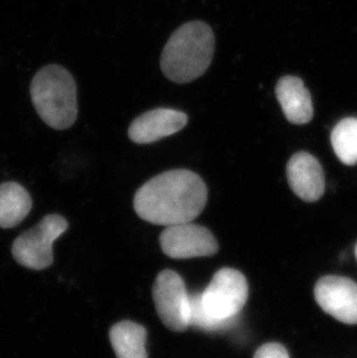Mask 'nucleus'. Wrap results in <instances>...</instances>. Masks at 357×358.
<instances>
[{"label":"nucleus","instance_id":"1","mask_svg":"<svg viewBox=\"0 0 357 358\" xmlns=\"http://www.w3.org/2000/svg\"><path fill=\"white\" fill-rule=\"evenodd\" d=\"M202 178L188 169H173L148 180L136 193L134 208L148 223L172 227L190 223L206 206Z\"/></svg>","mask_w":357,"mask_h":358},{"label":"nucleus","instance_id":"2","mask_svg":"<svg viewBox=\"0 0 357 358\" xmlns=\"http://www.w3.org/2000/svg\"><path fill=\"white\" fill-rule=\"evenodd\" d=\"M214 54L213 29L202 21H192L182 24L167 41L160 66L169 80L187 84L204 75L213 62Z\"/></svg>","mask_w":357,"mask_h":358},{"label":"nucleus","instance_id":"3","mask_svg":"<svg viewBox=\"0 0 357 358\" xmlns=\"http://www.w3.org/2000/svg\"><path fill=\"white\" fill-rule=\"evenodd\" d=\"M31 95L37 114L50 128L65 130L77 120V85L63 66L41 69L31 81Z\"/></svg>","mask_w":357,"mask_h":358},{"label":"nucleus","instance_id":"4","mask_svg":"<svg viewBox=\"0 0 357 358\" xmlns=\"http://www.w3.org/2000/svg\"><path fill=\"white\" fill-rule=\"evenodd\" d=\"M68 220L59 215H48L31 230L14 240L12 255L18 264L33 269L43 271L54 262L52 245L55 240L68 230Z\"/></svg>","mask_w":357,"mask_h":358},{"label":"nucleus","instance_id":"5","mask_svg":"<svg viewBox=\"0 0 357 358\" xmlns=\"http://www.w3.org/2000/svg\"><path fill=\"white\" fill-rule=\"evenodd\" d=\"M248 298V283L240 271L223 268L214 275L201 292L203 310L215 319L230 320L239 317Z\"/></svg>","mask_w":357,"mask_h":358},{"label":"nucleus","instance_id":"6","mask_svg":"<svg viewBox=\"0 0 357 358\" xmlns=\"http://www.w3.org/2000/svg\"><path fill=\"white\" fill-rule=\"evenodd\" d=\"M155 310L166 327L185 331L189 327L190 298L185 282L176 271H162L152 287Z\"/></svg>","mask_w":357,"mask_h":358},{"label":"nucleus","instance_id":"7","mask_svg":"<svg viewBox=\"0 0 357 358\" xmlns=\"http://www.w3.org/2000/svg\"><path fill=\"white\" fill-rule=\"evenodd\" d=\"M159 243L167 257L178 260L211 257L218 252V243L209 229L192 222L167 227Z\"/></svg>","mask_w":357,"mask_h":358},{"label":"nucleus","instance_id":"8","mask_svg":"<svg viewBox=\"0 0 357 358\" xmlns=\"http://www.w3.org/2000/svg\"><path fill=\"white\" fill-rule=\"evenodd\" d=\"M318 305L334 319L347 324H357V283L351 278L325 276L314 287Z\"/></svg>","mask_w":357,"mask_h":358},{"label":"nucleus","instance_id":"9","mask_svg":"<svg viewBox=\"0 0 357 358\" xmlns=\"http://www.w3.org/2000/svg\"><path fill=\"white\" fill-rule=\"evenodd\" d=\"M188 123V116L172 108H157L144 113L132 122L129 138L136 144L158 142L181 131Z\"/></svg>","mask_w":357,"mask_h":358},{"label":"nucleus","instance_id":"10","mask_svg":"<svg viewBox=\"0 0 357 358\" xmlns=\"http://www.w3.org/2000/svg\"><path fill=\"white\" fill-rule=\"evenodd\" d=\"M286 176L293 193L305 202H316L325 193L323 167L310 153H295L286 166Z\"/></svg>","mask_w":357,"mask_h":358},{"label":"nucleus","instance_id":"11","mask_svg":"<svg viewBox=\"0 0 357 358\" xmlns=\"http://www.w3.org/2000/svg\"><path fill=\"white\" fill-rule=\"evenodd\" d=\"M286 120L293 124H307L314 116L311 95L303 81L293 76H286L277 83L275 88Z\"/></svg>","mask_w":357,"mask_h":358},{"label":"nucleus","instance_id":"12","mask_svg":"<svg viewBox=\"0 0 357 358\" xmlns=\"http://www.w3.org/2000/svg\"><path fill=\"white\" fill-rule=\"evenodd\" d=\"M33 202L24 187L17 182L0 185V227L12 229L31 213Z\"/></svg>","mask_w":357,"mask_h":358},{"label":"nucleus","instance_id":"13","mask_svg":"<svg viewBox=\"0 0 357 358\" xmlns=\"http://www.w3.org/2000/svg\"><path fill=\"white\" fill-rule=\"evenodd\" d=\"M146 329L134 321H120L109 331V338L118 358H148L145 348Z\"/></svg>","mask_w":357,"mask_h":358},{"label":"nucleus","instance_id":"14","mask_svg":"<svg viewBox=\"0 0 357 358\" xmlns=\"http://www.w3.org/2000/svg\"><path fill=\"white\" fill-rule=\"evenodd\" d=\"M330 142L334 152L344 165H356L357 119L348 117L339 122L332 131Z\"/></svg>","mask_w":357,"mask_h":358},{"label":"nucleus","instance_id":"15","mask_svg":"<svg viewBox=\"0 0 357 358\" xmlns=\"http://www.w3.org/2000/svg\"><path fill=\"white\" fill-rule=\"evenodd\" d=\"M190 298V315H189V326L200 328L209 333L225 331L230 328L234 327L238 322V318L230 320H219L213 318L203 310L201 292L189 294Z\"/></svg>","mask_w":357,"mask_h":358},{"label":"nucleus","instance_id":"16","mask_svg":"<svg viewBox=\"0 0 357 358\" xmlns=\"http://www.w3.org/2000/svg\"><path fill=\"white\" fill-rule=\"evenodd\" d=\"M254 358H290L284 345L276 342L266 343L256 350Z\"/></svg>","mask_w":357,"mask_h":358},{"label":"nucleus","instance_id":"17","mask_svg":"<svg viewBox=\"0 0 357 358\" xmlns=\"http://www.w3.org/2000/svg\"><path fill=\"white\" fill-rule=\"evenodd\" d=\"M355 253H356V259H357V245H356V250H355Z\"/></svg>","mask_w":357,"mask_h":358}]
</instances>
